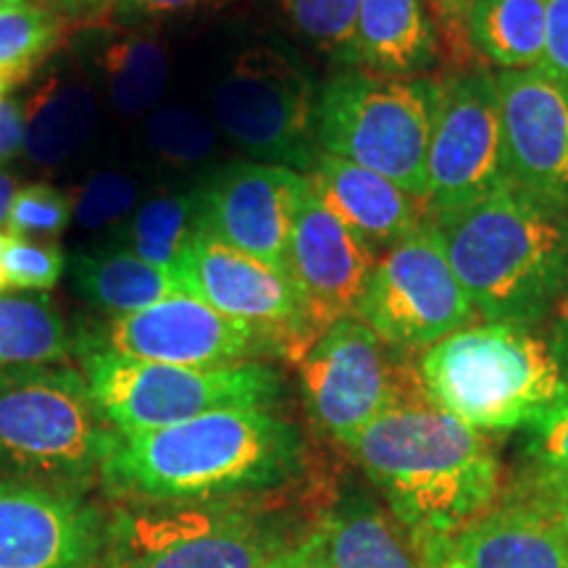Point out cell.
<instances>
[{
  "instance_id": "6da1fadb",
  "label": "cell",
  "mask_w": 568,
  "mask_h": 568,
  "mask_svg": "<svg viewBox=\"0 0 568 568\" xmlns=\"http://www.w3.org/2000/svg\"><path fill=\"white\" fill-rule=\"evenodd\" d=\"M303 468L295 424L266 408H230L140 435L113 432L101 485L134 506L213 503L287 487Z\"/></svg>"
},
{
  "instance_id": "7a4b0ae2",
  "label": "cell",
  "mask_w": 568,
  "mask_h": 568,
  "mask_svg": "<svg viewBox=\"0 0 568 568\" xmlns=\"http://www.w3.org/2000/svg\"><path fill=\"white\" fill-rule=\"evenodd\" d=\"M414 548L453 535L503 493V468L485 432L426 397L422 382L347 445Z\"/></svg>"
},
{
  "instance_id": "3957f363",
  "label": "cell",
  "mask_w": 568,
  "mask_h": 568,
  "mask_svg": "<svg viewBox=\"0 0 568 568\" xmlns=\"http://www.w3.org/2000/svg\"><path fill=\"white\" fill-rule=\"evenodd\" d=\"M429 224L485 322L535 326L568 293V211L516 184Z\"/></svg>"
},
{
  "instance_id": "277c9868",
  "label": "cell",
  "mask_w": 568,
  "mask_h": 568,
  "mask_svg": "<svg viewBox=\"0 0 568 568\" xmlns=\"http://www.w3.org/2000/svg\"><path fill=\"white\" fill-rule=\"evenodd\" d=\"M435 406L479 432L535 426L568 397V374L548 339L510 322L471 324L439 339L416 364Z\"/></svg>"
},
{
  "instance_id": "5b68a950",
  "label": "cell",
  "mask_w": 568,
  "mask_h": 568,
  "mask_svg": "<svg viewBox=\"0 0 568 568\" xmlns=\"http://www.w3.org/2000/svg\"><path fill=\"white\" fill-rule=\"evenodd\" d=\"M113 429L71 366L0 372V477L84 493L101 481Z\"/></svg>"
},
{
  "instance_id": "8992f818",
  "label": "cell",
  "mask_w": 568,
  "mask_h": 568,
  "mask_svg": "<svg viewBox=\"0 0 568 568\" xmlns=\"http://www.w3.org/2000/svg\"><path fill=\"white\" fill-rule=\"evenodd\" d=\"M437 103L439 82L429 77L337 71L318 90V151L372 169L424 201Z\"/></svg>"
},
{
  "instance_id": "52a82bcc",
  "label": "cell",
  "mask_w": 568,
  "mask_h": 568,
  "mask_svg": "<svg viewBox=\"0 0 568 568\" xmlns=\"http://www.w3.org/2000/svg\"><path fill=\"white\" fill-rule=\"evenodd\" d=\"M92 400L113 432L166 429L213 410L266 408L284 393V379L266 361L237 366H172L130 358L109 347L80 345Z\"/></svg>"
},
{
  "instance_id": "ba28073f",
  "label": "cell",
  "mask_w": 568,
  "mask_h": 568,
  "mask_svg": "<svg viewBox=\"0 0 568 568\" xmlns=\"http://www.w3.org/2000/svg\"><path fill=\"white\" fill-rule=\"evenodd\" d=\"M293 548L284 524L232 500L119 510L109 524L111 568H266Z\"/></svg>"
},
{
  "instance_id": "9c48e42d",
  "label": "cell",
  "mask_w": 568,
  "mask_h": 568,
  "mask_svg": "<svg viewBox=\"0 0 568 568\" xmlns=\"http://www.w3.org/2000/svg\"><path fill=\"white\" fill-rule=\"evenodd\" d=\"M318 84L295 55L253 48L213 88V124L253 161L308 174L318 151Z\"/></svg>"
},
{
  "instance_id": "30bf717a",
  "label": "cell",
  "mask_w": 568,
  "mask_h": 568,
  "mask_svg": "<svg viewBox=\"0 0 568 568\" xmlns=\"http://www.w3.org/2000/svg\"><path fill=\"white\" fill-rule=\"evenodd\" d=\"M477 316L429 219L379 255L358 308L361 322L393 351H426Z\"/></svg>"
},
{
  "instance_id": "8fae6325",
  "label": "cell",
  "mask_w": 568,
  "mask_h": 568,
  "mask_svg": "<svg viewBox=\"0 0 568 568\" xmlns=\"http://www.w3.org/2000/svg\"><path fill=\"white\" fill-rule=\"evenodd\" d=\"M397 353L358 316L339 318L316 337L297 364L305 410L324 437L347 447L416 385V372L400 374Z\"/></svg>"
},
{
  "instance_id": "7c38bea8",
  "label": "cell",
  "mask_w": 568,
  "mask_h": 568,
  "mask_svg": "<svg viewBox=\"0 0 568 568\" xmlns=\"http://www.w3.org/2000/svg\"><path fill=\"white\" fill-rule=\"evenodd\" d=\"M508 184L500 95L487 69L439 82V103L426 159V213L464 209Z\"/></svg>"
},
{
  "instance_id": "4fadbf2b",
  "label": "cell",
  "mask_w": 568,
  "mask_h": 568,
  "mask_svg": "<svg viewBox=\"0 0 568 568\" xmlns=\"http://www.w3.org/2000/svg\"><path fill=\"white\" fill-rule=\"evenodd\" d=\"M416 552L424 568H568V503L529 468L485 514Z\"/></svg>"
},
{
  "instance_id": "5bb4252c",
  "label": "cell",
  "mask_w": 568,
  "mask_h": 568,
  "mask_svg": "<svg viewBox=\"0 0 568 568\" xmlns=\"http://www.w3.org/2000/svg\"><path fill=\"white\" fill-rule=\"evenodd\" d=\"M84 343L130 358L172 366H237L266 355H287L282 337L226 316L195 295H174L130 316H113L101 335Z\"/></svg>"
},
{
  "instance_id": "9a60e30c",
  "label": "cell",
  "mask_w": 568,
  "mask_h": 568,
  "mask_svg": "<svg viewBox=\"0 0 568 568\" xmlns=\"http://www.w3.org/2000/svg\"><path fill=\"white\" fill-rule=\"evenodd\" d=\"M174 274L187 295L282 337L290 358L301 361L316 343L308 308L290 274L224 245L209 232L193 234L174 264Z\"/></svg>"
},
{
  "instance_id": "2e32d148",
  "label": "cell",
  "mask_w": 568,
  "mask_h": 568,
  "mask_svg": "<svg viewBox=\"0 0 568 568\" xmlns=\"http://www.w3.org/2000/svg\"><path fill=\"white\" fill-rule=\"evenodd\" d=\"M109 521L82 493L0 477V568H95Z\"/></svg>"
},
{
  "instance_id": "e0dca14e",
  "label": "cell",
  "mask_w": 568,
  "mask_h": 568,
  "mask_svg": "<svg viewBox=\"0 0 568 568\" xmlns=\"http://www.w3.org/2000/svg\"><path fill=\"white\" fill-rule=\"evenodd\" d=\"M305 174L261 161L224 166L201 187V230L287 274Z\"/></svg>"
},
{
  "instance_id": "ac0fdd59",
  "label": "cell",
  "mask_w": 568,
  "mask_h": 568,
  "mask_svg": "<svg viewBox=\"0 0 568 568\" xmlns=\"http://www.w3.org/2000/svg\"><path fill=\"white\" fill-rule=\"evenodd\" d=\"M379 253L322 203L308 180L290 234L287 274L316 335L339 318L358 316Z\"/></svg>"
},
{
  "instance_id": "d6986e66",
  "label": "cell",
  "mask_w": 568,
  "mask_h": 568,
  "mask_svg": "<svg viewBox=\"0 0 568 568\" xmlns=\"http://www.w3.org/2000/svg\"><path fill=\"white\" fill-rule=\"evenodd\" d=\"M508 182L568 211V84L542 69L497 71Z\"/></svg>"
},
{
  "instance_id": "ffe728a7",
  "label": "cell",
  "mask_w": 568,
  "mask_h": 568,
  "mask_svg": "<svg viewBox=\"0 0 568 568\" xmlns=\"http://www.w3.org/2000/svg\"><path fill=\"white\" fill-rule=\"evenodd\" d=\"M305 180L326 209L337 213L379 255L422 230L429 219L424 201L387 176L337 155L318 153Z\"/></svg>"
},
{
  "instance_id": "44dd1931",
  "label": "cell",
  "mask_w": 568,
  "mask_h": 568,
  "mask_svg": "<svg viewBox=\"0 0 568 568\" xmlns=\"http://www.w3.org/2000/svg\"><path fill=\"white\" fill-rule=\"evenodd\" d=\"M308 542L326 568H424L395 516L361 489L318 516Z\"/></svg>"
},
{
  "instance_id": "7402d4cb",
  "label": "cell",
  "mask_w": 568,
  "mask_h": 568,
  "mask_svg": "<svg viewBox=\"0 0 568 568\" xmlns=\"http://www.w3.org/2000/svg\"><path fill=\"white\" fill-rule=\"evenodd\" d=\"M437 59V27L426 0H364L347 69L422 77Z\"/></svg>"
},
{
  "instance_id": "603a6c76",
  "label": "cell",
  "mask_w": 568,
  "mask_h": 568,
  "mask_svg": "<svg viewBox=\"0 0 568 568\" xmlns=\"http://www.w3.org/2000/svg\"><path fill=\"white\" fill-rule=\"evenodd\" d=\"M69 268L77 293L113 316L138 314L184 293L174 268L155 266L119 247L74 255Z\"/></svg>"
},
{
  "instance_id": "cb8c5ba5",
  "label": "cell",
  "mask_w": 568,
  "mask_h": 568,
  "mask_svg": "<svg viewBox=\"0 0 568 568\" xmlns=\"http://www.w3.org/2000/svg\"><path fill=\"white\" fill-rule=\"evenodd\" d=\"M466 32L474 51L500 71L537 69L545 53V0H471Z\"/></svg>"
},
{
  "instance_id": "d4e9b609",
  "label": "cell",
  "mask_w": 568,
  "mask_h": 568,
  "mask_svg": "<svg viewBox=\"0 0 568 568\" xmlns=\"http://www.w3.org/2000/svg\"><path fill=\"white\" fill-rule=\"evenodd\" d=\"M71 335L45 293H0V372L59 364Z\"/></svg>"
},
{
  "instance_id": "484cf974",
  "label": "cell",
  "mask_w": 568,
  "mask_h": 568,
  "mask_svg": "<svg viewBox=\"0 0 568 568\" xmlns=\"http://www.w3.org/2000/svg\"><path fill=\"white\" fill-rule=\"evenodd\" d=\"M98 105L90 90L77 84H51L27 109L24 153L40 166L67 161L90 140Z\"/></svg>"
},
{
  "instance_id": "4316f807",
  "label": "cell",
  "mask_w": 568,
  "mask_h": 568,
  "mask_svg": "<svg viewBox=\"0 0 568 568\" xmlns=\"http://www.w3.org/2000/svg\"><path fill=\"white\" fill-rule=\"evenodd\" d=\"M201 230V190L161 195L142 203L113 234V247L155 266L174 268L193 234Z\"/></svg>"
},
{
  "instance_id": "83f0119b",
  "label": "cell",
  "mask_w": 568,
  "mask_h": 568,
  "mask_svg": "<svg viewBox=\"0 0 568 568\" xmlns=\"http://www.w3.org/2000/svg\"><path fill=\"white\" fill-rule=\"evenodd\" d=\"M111 101L122 113L151 111L169 82L166 51L155 40L124 38L103 55Z\"/></svg>"
},
{
  "instance_id": "f1b7e54d",
  "label": "cell",
  "mask_w": 568,
  "mask_h": 568,
  "mask_svg": "<svg viewBox=\"0 0 568 568\" xmlns=\"http://www.w3.org/2000/svg\"><path fill=\"white\" fill-rule=\"evenodd\" d=\"M63 32V17L38 0H24L0 9V80L17 84L32 74Z\"/></svg>"
},
{
  "instance_id": "f546056e",
  "label": "cell",
  "mask_w": 568,
  "mask_h": 568,
  "mask_svg": "<svg viewBox=\"0 0 568 568\" xmlns=\"http://www.w3.org/2000/svg\"><path fill=\"white\" fill-rule=\"evenodd\" d=\"M148 142L172 163H197L216 148V124L193 105H161L148 119Z\"/></svg>"
},
{
  "instance_id": "4dcf8cb0",
  "label": "cell",
  "mask_w": 568,
  "mask_h": 568,
  "mask_svg": "<svg viewBox=\"0 0 568 568\" xmlns=\"http://www.w3.org/2000/svg\"><path fill=\"white\" fill-rule=\"evenodd\" d=\"M276 3L303 38L347 67L355 21L364 0H276Z\"/></svg>"
},
{
  "instance_id": "1f68e13d",
  "label": "cell",
  "mask_w": 568,
  "mask_h": 568,
  "mask_svg": "<svg viewBox=\"0 0 568 568\" xmlns=\"http://www.w3.org/2000/svg\"><path fill=\"white\" fill-rule=\"evenodd\" d=\"M74 216V197L53 184L21 187L11 203L9 230L13 237H59Z\"/></svg>"
},
{
  "instance_id": "d6a6232c",
  "label": "cell",
  "mask_w": 568,
  "mask_h": 568,
  "mask_svg": "<svg viewBox=\"0 0 568 568\" xmlns=\"http://www.w3.org/2000/svg\"><path fill=\"white\" fill-rule=\"evenodd\" d=\"M67 268V255L53 243L13 237L9 234L3 255L6 287L19 293H48L61 280Z\"/></svg>"
},
{
  "instance_id": "836d02e7",
  "label": "cell",
  "mask_w": 568,
  "mask_h": 568,
  "mask_svg": "<svg viewBox=\"0 0 568 568\" xmlns=\"http://www.w3.org/2000/svg\"><path fill=\"white\" fill-rule=\"evenodd\" d=\"M138 205V182L119 172H101L90 176L74 201V219L84 230L124 222Z\"/></svg>"
},
{
  "instance_id": "e575fe53",
  "label": "cell",
  "mask_w": 568,
  "mask_h": 568,
  "mask_svg": "<svg viewBox=\"0 0 568 568\" xmlns=\"http://www.w3.org/2000/svg\"><path fill=\"white\" fill-rule=\"evenodd\" d=\"M529 468L550 481L568 503V397L529 426Z\"/></svg>"
},
{
  "instance_id": "d590c367",
  "label": "cell",
  "mask_w": 568,
  "mask_h": 568,
  "mask_svg": "<svg viewBox=\"0 0 568 568\" xmlns=\"http://www.w3.org/2000/svg\"><path fill=\"white\" fill-rule=\"evenodd\" d=\"M545 6H548V32L537 69L568 84V0H545Z\"/></svg>"
},
{
  "instance_id": "8d00e7d4",
  "label": "cell",
  "mask_w": 568,
  "mask_h": 568,
  "mask_svg": "<svg viewBox=\"0 0 568 568\" xmlns=\"http://www.w3.org/2000/svg\"><path fill=\"white\" fill-rule=\"evenodd\" d=\"M27 109L13 98L0 101V163L24 151Z\"/></svg>"
},
{
  "instance_id": "74e56055",
  "label": "cell",
  "mask_w": 568,
  "mask_h": 568,
  "mask_svg": "<svg viewBox=\"0 0 568 568\" xmlns=\"http://www.w3.org/2000/svg\"><path fill=\"white\" fill-rule=\"evenodd\" d=\"M548 318V345L558 364L568 374V293L556 303Z\"/></svg>"
},
{
  "instance_id": "f35d334b",
  "label": "cell",
  "mask_w": 568,
  "mask_h": 568,
  "mask_svg": "<svg viewBox=\"0 0 568 568\" xmlns=\"http://www.w3.org/2000/svg\"><path fill=\"white\" fill-rule=\"evenodd\" d=\"M122 6V0H55V9L69 19H101L105 13Z\"/></svg>"
},
{
  "instance_id": "ab89813d",
  "label": "cell",
  "mask_w": 568,
  "mask_h": 568,
  "mask_svg": "<svg viewBox=\"0 0 568 568\" xmlns=\"http://www.w3.org/2000/svg\"><path fill=\"white\" fill-rule=\"evenodd\" d=\"M266 568H326L318 558V552L314 550V545L308 542V537L295 542L293 548H287L284 552H280L272 564Z\"/></svg>"
},
{
  "instance_id": "60d3db41",
  "label": "cell",
  "mask_w": 568,
  "mask_h": 568,
  "mask_svg": "<svg viewBox=\"0 0 568 568\" xmlns=\"http://www.w3.org/2000/svg\"><path fill=\"white\" fill-rule=\"evenodd\" d=\"M205 0H122V9L145 13V17H163V13H176L195 9Z\"/></svg>"
},
{
  "instance_id": "b9f144b4",
  "label": "cell",
  "mask_w": 568,
  "mask_h": 568,
  "mask_svg": "<svg viewBox=\"0 0 568 568\" xmlns=\"http://www.w3.org/2000/svg\"><path fill=\"white\" fill-rule=\"evenodd\" d=\"M432 3H435V9L443 13L447 21H453V24H464L468 9H471V0H432Z\"/></svg>"
},
{
  "instance_id": "7bdbcfd3",
  "label": "cell",
  "mask_w": 568,
  "mask_h": 568,
  "mask_svg": "<svg viewBox=\"0 0 568 568\" xmlns=\"http://www.w3.org/2000/svg\"><path fill=\"white\" fill-rule=\"evenodd\" d=\"M17 182H13V176L0 172V226L9 224V213H11V203L13 197H17Z\"/></svg>"
},
{
  "instance_id": "ee69618b",
  "label": "cell",
  "mask_w": 568,
  "mask_h": 568,
  "mask_svg": "<svg viewBox=\"0 0 568 568\" xmlns=\"http://www.w3.org/2000/svg\"><path fill=\"white\" fill-rule=\"evenodd\" d=\"M6 243H9V234H0V293H9V287H6V272H3Z\"/></svg>"
},
{
  "instance_id": "f6af8a7d",
  "label": "cell",
  "mask_w": 568,
  "mask_h": 568,
  "mask_svg": "<svg viewBox=\"0 0 568 568\" xmlns=\"http://www.w3.org/2000/svg\"><path fill=\"white\" fill-rule=\"evenodd\" d=\"M9 90H11V84L6 80H0V101H3V98H9Z\"/></svg>"
},
{
  "instance_id": "bcb514c9",
  "label": "cell",
  "mask_w": 568,
  "mask_h": 568,
  "mask_svg": "<svg viewBox=\"0 0 568 568\" xmlns=\"http://www.w3.org/2000/svg\"><path fill=\"white\" fill-rule=\"evenodd\" d=\"M13 3H24V0H0V9H6V6H13Z\"/></svg>"
}]
</instances>
